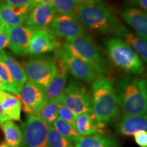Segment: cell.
<instances>
[{
	"label": "cell",
	"instance_id": "cell-1",
	"mask_svg": "<svg viewBox=\"0 0 147 147\" xmlns=\"http://www.w3.org/2000/svg\"><path fill=\"white\" fill-rule=\"evenodd\" d=\"M76 16L84 27L100 34L123 38L128 29L103 0H87L80 3Z\"/></svg>",
	"mask_w": 147,
	"mask_h": 147
},
{
	"label": "cell",
	"instance_id": "cell-2",
	"mask_svg": "<svg viewBox=\"0 0 147 147\" xmlns=\"http://www.w3.org/2000/svg\"><path fill=\"white\" fill-rule=\"evenodd\" d=\"M119 106L124 115H144L147 109V86L144 78H121L113 83Z\"/></svg>",
	"mask_w": 147,
	"mask_h": 147
},
{
	"label": "cell",
	"instance_id": "cell-3",
	"mask_svg": "<svg viewBox=\"0 0 147 147\" xmlns=\"http://www.w3.org/2000/svg\"><path fill=\"white\" fill-rule=\"evenodd\" d=\"M92 82V113L102 123H113L120 113L113 83L103 75H98Z\"/></svg>",
	"mask_w": 147,
	"mask_h": 147
},
{
	"label": "cell",
	"instance_id": "cell-4",
	"mask_svg": "<svg viewBox=\"0 0 147 147\" xmlns=\"http://www.w3.org/2000/svg\"><path fill=\"white\" fill-rule=\"evenodd\" d=\"M105 45L113 63L127 74L141 75L144 73V63L132 47L120 38H107Z\"/></svg>",
	"mask_w": 147,
	"mask_h": 147
},
{
	"label": "cell",
	"instance_id": "cell-5",
	"mask_svg": "<svg viewBox=\"0 0 147 147\" xmlns=\"http://www.w3.org/2000/svg\"><path fill=\"white\" fill-rule=\"evenodd\" d=\"M64 43L74 55L91 65L98 75L106 76L109 73V65L91 36L67 39Z\"/></svg>",
	"mask_w": 147,
	"mask_h": 147
},
{
	"label": "cell",
	"instance_id": "cell-6",
	"mask_svg": "<svg viewBox=\"0 0 147 147\" xmlns=\"http://www.w3.org/2000/svg\"><path fill=\"white\" fill-rule=\"evenodd\" d=\"M60 102L76 116L92 113L91 92L87 86L77 80H71L59 97Z\"/></svg>",
	"mask_w": 147,
	"mask_h": 147
},
{
	"label": "cell",
	"instance_id": "cell-7",
	"mask_svg": "<svg viewBox=\"0 0 147 147\" xmlns=\"http://www.w3.org/2000/svg\"><path fill=\"white\" fill-rule=\"evenodd\" d=\"M56 69L55 56L32 57L25 63V71L28 80L45 89L54 78Z\"/></svg>",
	"mask_w": 147,
	"mask_h": 147
},
{
	"label": "cell",
	"instance_id": "cell-8",
	"mask_svg": "<svg viewBox=\"0 0 147 147\" xmlns=\"http://www.w3.org/2000/svg\"><path fill=\"white\" fill-rule=\"evenodd\" d=\"M49 126L38 116L27 115L21 125L23 142L21 147H50L48 140Z\"/></svg>",
	"mask_w": 147,
	"mask_h": 147
},
{
	"label": "cell",
	"instance_id": "cell-9",
	"mask_svg": "<svg viewBox=\"0 0 147 147\" xmlns=\"http://www.w3.org/2000/svg\"><path fill=\"white\" fill-rule=\"evenodd\" d=\"M55 56L62 61L67 66L68 71L78 80L92 82L98 76L91 65L74 55L65 43L55 51Z\"/></svg>",
	"mask_w": 147,
	"mask_h": 147
},
{
	"label": "cell",
	"instance_id": "cell-10",
	"mask_svg": "<svg viewBox=\"0 0 147 147\" xmlns=\"http://www.w3.org/2000/svg\"><path fill=\"white\" fill-rule=\"evenodd\" d=\"M18 97L21 102L23 111L30 115H38L47 101L46 89L29 80H27L24 84Z\"/></svg>",
	"mask_w": 147,
	"mask_h": 147
},
{
	"label": "cell",
	"instance_id": "cell-11",
	"mask_svg": "<svg viewBox=\"0 0 147 147\" xmlns=\"http://www.w3.org/2000/svg\"><path fill=\"white\" fill-rule=\"evenodd\" d=\"M58 38L70 39L85 35V29L76 16L57 15L47 27Z\"/></svg>",
	"mask_w": 147,
	"mask_h": 147
},
{
	"label": "cell",
	"instance_id": "cell-12",
	"mask_svg": "<svg viewBox=\"0 0 147 147\" xmlns=\"http://www.w3.org/2000/svg\"><path fill=\"white\" fill-rule=\"evenodd\" d=\"M61 44L47 28L37 29L29 43L27 54L32 57L44 55L55 51Z\"/></svg>",
	"mask_w": 147,
	"mask_h": 147
},
{
	"label": "cell",
	"instance_id": "cell-13",
	"mask_svg": "<svg viewBox=\"0 0 147 147\" xmlns=\"http://www.w3.org/2000/svg\"><path fill=\"white\" fill-rule=\"evenodd\" d=\"M36 30L23 25L7 28L9 37L8 47L12 52L17 56L27 54L29 43Z\"/></svg>",
	"mask_w": 147,
	"mask_h": 147
},
{
	"label": "cell",
	"instance_id": "cell-14",
	"mask_svg": "<svg viewBox=\"0 0 147 147\" xmlns=\"http://www.w3.org/2000/svg\"><path fill=\"white\" fill-rule=\"evenodd\" d=\"M36 5L32 2L23 6L0 5V19L6 28L20 26L26 22L32 8Z\"/></svg>",
	"mask_w": 147,
	"mask_h": 147
},
{
	"label": "cell",
	"instance_id": "cell-15",
	"mask_svg": "<svg viewBox=\"0 0 147 147\" xmlns=\"http://www.w3.org/2000/svg\"><path fill=\"white\" fill-rule=\"evenodd\" d=\"M57 15L58 14L51 3H38L30 12L26 25L35 29L47 28Z\"/></svg>",
	"mask_w": 147,
	"mask_h": 147
},
{
	"label": "cell",
	"instance_id": "cell-16",
	"mask_svg": "<svg viewBox=\"0 0 147 147\" xmlns=\"http://www.w3.org/2000/svg\"><path fill=\"white\" fill-rule=\"evenodd\" d=\"M146 12L142 8L128 6L124 9L121 16L124 21L134 29L136 35L146 40L147 16Z\"/></svg>",
	"mask_w": 147,
	"mask_h": 147
},
{
	"label": "cell",
	"instance_id": "cell-17",
	"mask_svg": "<svg viewBox=\"0 0 147 147\" xmlns=\"http://www.w3.org/2000/svg\"><path fill=\"white\" fill-rule=\"evenodd\" d=\"M55 57L57 65L56 73L49 87L46 89L47 100H55L60 97L66 87L68 78L69 71L67 66L59 59L55 56Z\"/></svg>",
	"mask_w": 147,
	"mask_h": 147
},
{
	"label": "cell",
	"instance_id": "cell-18",
	"mask_svg": "<svg viewBox=\"0 0 147 147\" xmlns=\"http://www.w3.org/2000/svg\"><path fill=\"white\" fill-rule=\"evenodd\" d=\"M0 61L5 64L10 71L14 82L16 95L18 96L22 88L27 80L25 68L13 57L3 50L0 51Z\"/></svg>",
	"mask_w": 147,
	"mask_h": 147
},
{
	"label": "cell",
	"instance_id": "cell-19",
	"mask_svg": "<svg viewBox=\"0 0 147 147\" xmlns=\"http://www.w3.org/2000/svg\"><path fill=\"white\" fill-rule=\"evenodd\" d=\"M74 127L81 136H87L104 134L105 124L100 122L92 113H85L76 116Z\"/></svg>",
	"mask_w": 147,
	"mask_h": 147
},
{
	"label": "cell",
	"instance_id": "cell-20",
	"mask_svg": "<svg viewBox=\"0 0 147 147\" xmlns=\"http://www.w3.org/2000/svg\"><path fill=\"white\" fill-rule=\"evenodd\" d=\"M147 117L146 114L124 115L117 124V131L124 136H134L140 131H146Z\"/></svg>",
	"mask_w": 147,
	"mask_h": 147
},
{
	"label": "cell",
	"instance_id": "cell-21",
	"mask_svg": "<svg viewBox=\"0 0 147 147\" xmlns=\"http://www.w3.org/2000/svg\"><path fill=\"white\" fill-rule=\"evenodd\" d=\"M0 106L9 120H21L22 104L17 95L0 89Z\"/></svg>",
	"mask_w": 147,
	"mask_h": 147
},
{
	"label": "cell",
	"instance_id": "cell-22",
	"mask_svg": "<svg viewBox=\"0 0 147 147\" xmlns=\"http://www.w3.org/2000/svg\"><path fill=\"white\" fill-rule=\"evenodd\" d=\"M74 147H118V144L111 137L104 134H96L82 136Z\"/></svg>",
	"mask_w": 147,
	"mask_h": 147
},
{
	"label": "cell",
	"instance_id": "cell-23",
	"mask_svg": "<svg viewBox=\"0 0 147 147\" xmlns=\"http://www.w3.org/2000/svg\"><path fill=\"white\" fill-rule=\"evenodd\" d=\"M0 126L4 134L5 142L11 147H21L23 142L21 129L10 120L5 121Z\"/></svg>",
	"mask_w": 147,
	"mask_h": 147
},
{
	"label": "cell",
	"instance_id": "cell-24",
	"mask_svg": "<svg viewBox=\"0 0 147 147\" xmlns=\"http://www.w3.org/2000/svg\"><path fill=\"white\" fill-rule=\"evenodd\" d=\"M127 43H128L134 51L142 59L143 61H147V43L146 40L138 35L132 33L131 31L127 29L123 38Z\"/></svg>",
	"mask_w": 147,
	"mask_h": 147
},
{
	"label": "cell",
	"instance_id": "cell-25",
	"mask_svg": "<svg viewBox=\"0 0 147 147\" xmlns=\"http://www.w3.org/2000/svg\"><path fill=\"white\" fill-rule=\"evenodd\" d=\"M59 104V97L55 100H47L37 116L45 121L46 123L51 125L58 117Z\"/></svg>",
	"mask_w": 147,
	"mask_h": 147
},
{
	"label": "cell",
	"instance_id": "cell-26",
	"mask_svg": "<svg viewBox=\"0 0 147 147\" xmlns=\"http://www.w3.org/2000/svg\"><path fill=\"white\" fill-rule=\"evenodd\" d=\"M53 127L54 129L60 134L61 136L65 138V139L68 140L73 144H76L80 140L82 136L79 134L75 129L74 127L71 125L70 124L67 123V122L64 121L60 118L56 119L53 122Z\"/></svg>",
	"mask_w": 147,
	"mask_h": 147
},
{
	"label": "cell",
	"instance_id": "cell-27",
	"mask_svg": "<svg viewBox=\"0 0 147 147\" xmlns=\"http://www.w3.org/2000/svg\"><path fill=\"white\" fill-rule=\"evenodd\" d=\"M80 4L74 0H53L51 2L59 15L76 16Z\"/></svg>",
	"mask_w": 147,
	"mask_h": 147
},
{
	"label": "cell",
	"instance_id": "cell-28",
	"mask_svg": "<svg viewBox=\"0 0 147 147\" xmlns=\"http://www.w3.org/2000/svg\"><path fill=\"white\" fill-rule=\"evenodd\" d=\"M48 140L50 147H74L73 143L60 135L54 127L49 126Z\"/></svg>",
	"mask_w": 147,
	"mask_h": 147
},
{
	"label": "cell",
	"instance_id": "cell-29",
	"mask_svg": "<svg viewBox=\"0 0 147 147\" xmlns=\"http://www.w3.org/2000/svg\"><path fill=\"white\" fill-rule=\"evenodd\" d=\"M0 79L2 82V89H1L9 91L16 95L14 82L10 71H8L5 64L1 61H0Z\"/></svg>",
	"mask_w": 147,
	"mask_h": 147
},
{
	"label": "cell",
	"instance_id": "cell-30",
	"mask_svg": "<svg viewBox=\"0 0 147 147\" xmlns=\"http://www.w3.org/2000/svg\"><path fill=\"white\" fill-rule=\"evenodd\" d=\"M76 116L70 110L68 109L66 106L60 102L58 110V117L62 120H63L67 123L70 124L71 125L74 127L75 120H76Z\"/></svg>",
	"mask_w": 147,
	"mask_h": 147
},
{
	"label": "cell",
	"instance_id": "cell-31",
	"mask_svg": "<svg viewBox=\"0 0 147 147\" xmlns=\"http://www.w3.org/2000/svg\"><path fill=\"white\" fill-rule=\"evenodd\" d=\"M136 142L141 147L147 146V132L146 131H140L134 134Z\"/></svg>",
	"mask_w": 147,
	"mask_h": 147
},
{
	"label": "cell",
	"instance_id": "cell-32",
	"mask_svg": "<svg viewBox=\"0 0 147 147\" xmlns=\"http://www.w3.org/2000/svg\"><path fill=\"white\" fill-rule=\"evenodd\" d=\"M9 37L7 28L0 32V51H3L5 48L8 47Z\"/></svg>",
	"mask_w": 147,
	"mask_h": 147
},
{
	"label": "cell",
	"instance_id": "cell-33",
	"mask_svg": "<svg viewBox=\"0 0 147 147\" xmlns=\"http://www.w3.org/2000/svg\"><path fill=\"white\" fill-rule=\"evenodd\" d=\"M5 1L11 6H23L32 2V0H5Z\"/></svg>",
	"mask_w": 147,
	"mask_h": 147
},
{
	"label": "cell",
	"instance_id": "cell-34",
	"mask_svg": "<svg viewBox=\"0 0 147 147\" xmlns=\"http://www.w3.org/2000/svg\"><path fill=\"white\" fill-rule=\"evenodd\" d=\"M136 3L140 7L142 10H144L145 12L147 10V0H132Z\"/></svg>",
	"mask_w": 147,
	"mask_h": 147
},
{
	"label": "cell",
	"instance_id": "cell-35",
	"mask_svg": "<svg viewBox=\"0 0 147 147\" xmlns=\"http://www.w3.org/2000/svg\"><path fill=\"white\" fill-rule=\"evenodd\" d=\"M7 120H9V119L7 118L6 116L5 115V114L3 113L2 109H1V106H0V125H1L3 123H4L5 121Z\"/></svg>",
	"mask_w": 147,
	"mask_h": 147
},
{
	"label": "cell",
	"instance_id": "cell-36",
	"mask_svg": "<svg viewBox=\"0 0 147 147\" xmlns=\"http://www.w3.org/2000/svg\"><path fill=\"white\" fill-rule=\"evenodd\" d=\"M53 0H32V1L35 4L38 3H46V4H51Z\"/></svg>",
	"mask_w": 147,
	"mask_h": 147
},
{
	"label": "cell",
	"instance_id": "cell-37",
	"mask_svg": "<svg viewBox=\"0 0 147 147\" xmlns=\"http://www.w3.org/2000/svg\"><path fill=\"white\" fill-rule=\"evenodd\" d=\"M6 28V27H5V25H3V23H2V21H1V19H0V32H1V30H3V29H4Z\"/></svg>",
	"mask_w": 147,
	"mask_h": 147
},
{
	"label": "cell",
	"instance_id": "cell-38",
	"mask_svg": "<svg viewBox=\"0 0 147 147\" xmlns=\"http://www.w3.org/2000/svg\"><path fill=\"white\" fill-rule=\"evenodd\" d=\"M0 147H11V146H9V145L5 142L1 143V144H0Z\"/></svg>",
	"mask_w": 147,
	"mask_h": 147
},
{
	"label": "cell",
	"instance_id": "cell-39",
	"mask_svg": "<svg viewBox=\"0 0 147 147\" xmlns=\"http://www.w3.org/2000/svg\"><path fill=\"white\" fill-rule=\"evenodd\" d=\"M74 1H76V2H78V3H82L84 2V1H87V0H74Z\"/></svg>",
	"mask_w": 147,
	"mask_h": 147
},
{
	"label": "cell",
	"instance_id": "cell-40",
	"mask_svg": "<svg viewBox=\"0 0 147 147\" xmlns=\"http://www.w3.org/2000/svg\"><path fill=\"white\" fill-rule=\"evenodd\" d=\"M2 89V82H1V79H0V89Z\"/></svg>",
	"mask_w": 147,
	"mask_h": 147
}]
</instances>
